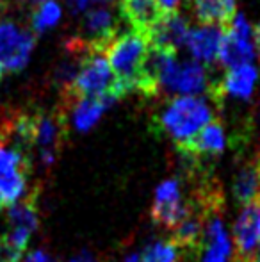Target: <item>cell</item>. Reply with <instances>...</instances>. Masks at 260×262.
Listing matches in <instances>:
<instances>
[{
  "label": "cell",
  "instance_id": "6da1fadb",
  "mask_svg": "<svg viewBox=\"0 0 260 262\" xmlns=\"http://www.w3.org/2000/svg\"><path fill=\"white\" fill-rule=\"evenodd\" d=\"M212 120V109L207 100L198 97H175L155 116L157 132H164L177 145L191 139Z\"/></svg>",
  "mask_w": 260,
  "mask_h": 262
},
{
  "label": "cell",
  "instance_id": "7a4b0ae2",
  "mask_svg": "<svg viewBox=\"0 0 260 262\" xmlns=\"http://www.w3.org/2000/svg\"><path fill=\"white\" fill-rule=\"evenodd\" d=\"M38 194V189H32L7 210V228L0 235V262H20L23 257L32 234L39 227Z\"/></svg>",
  "mask_w": 260,
  "mask_h": 262
},
{
  "label": "cell",
  "instance_id": "3957f363",
  "mask_svg": "<svg viewBox=\"0 0 260 262\" xmlns=\"http://www.w3.org/2000/svg\"><path fill=\"white\" fill-rule=\"evenodd\" d=\"M150 50V39L146 34L137 31H129L120 34L111 43L105 54L112 73L118 80V88L123 97L135 93V84L139 79V72Z\"/></svg>",
  "mask_w": 260,
  "mask_h": 262
},
{
  "label": "cell",
  "instance_id": "277c9868",
  "mask_svg": "<svg viewBox=\"0 0 260 262\" xmlns=\"http://www.w3.org/2000/svg\"><path fill=\"white\" fill-rule=\"evenodd\" d=\"M61 95H63L64 105L73 100H79V98L107 97V95L114 97L116 100L123 98L116 75L112 73L107 59H104L102 54L86 55L73 82L61 91Z\"/></svg>",
  "mask_w": 260,
  "mask_h": 262
},
{
  "label": "cell",
  "instance_id": "5b68a950",
  "mask_svg": "<svg viewBox=\"0 0 260 262\" xmlns=\"http://www.w3.org/2000/svg\"><path fill=\"white\" fill-rule=\"evenodd\" d=\"M120 32V20L107 4L84 11L75 39L91 54H104Z\"/></svg>",
  "mask_w": 260,
  "mask_h": 262
},
{
  "label": "cell",
  "instance_id": "8992f818",
  "mask_svg": "<svg viewBox=\"0 0 260 262\" xmlns=\"http://www.w3.org/2000/svg\"><path fill=\"white\" fill-rule=\"evenodd\" d=\"M36 47V34L13 18H0V64L7 72L27 66Z\"/></svg>",
  "mask_w": 260,
  "mask_h": 262
},
{
  "label": "cell",
  "instance_id": "52a82bcc",
  "mask_svg": "<svg viewBox=\"0 0 260 262\" xmlns=\"http://www.w3.org/2000/svg\"><path fill=\"white\" fill-rule=\"evenodd\" d=\"M255 57L253 29L248 24L244 14H235L232 24L225 27L218 62L226 70L233 66L248 64Z\"/></svg>",
  "mask_w": 260,
  "mask_h": 262
},
{
  "label": "cell",
  "instance_id": "ba28073f",
  "mask_svg": "<svg viewBox=\"0 0 260 262\" xmlns=\"http://www.w3.org/2000/svg\"><path fill=\"white\" fill-rule=\"evenodd\" d=\"M191 210V202L182 198V186L178 179H168L155 189L152 205V220L155 225L173 230Z\"/></svg>",
  "mask_w": 260,
  "mask_h": 262
},
{
  "label": "cell",
  "instance_id": "9c48e42d",
  "mask_svg": "<svg viewBox=\"0 0 260 262\" xmlns=\"http://www.w3.org/2000/svg\"><path fill=\"white\" fill-rule=\"evenodd\" d=\"M258 72L251 62L228 68L221 80H212L207 95L214 104L221 105L225 97H233L239 100H250L253 95Z\"/></svg>",
  "mask_w": 260,
  "mask_h": 262
},
{
  "label": "cell",
  "instance_id": "30bf717a",
  "mask_svg": "<svg viewBox=\"0 0 260 262\" xmlns=\"http://www.w3.org/2000/svg\"><path fill=\"white\" fill-rule=\"evenodd\" d=\"M225 127L219 120H210L191 139L177 145L182 156L193 162H201L205 159H216L225 152Z\"/></svg>",
  "mask_w": 260,
  "mask_h": 262
},
{
  "label": "cell",
  "instance_id": "8fae6325",
  "mask_svg": "<svg viewBox=\"0 0 260 262\" xmlns=\"http://www.w3.org/2000/svg\"><path fill=\"white\" fill-rule=\"evenodd\" d=\"M235 262H246L260 243V202L244 205L233 225Z\"/></svg>",
  "mask_w": 260,
  "mask_h": 262
},
{
  "label": "cell",
  "instance_id": "7c38bea8",
  "mask_svg": "<svg viewBox=\"0 0 260 262\" xmlns=\"http://www.w3.org/2000/svg\"><path fill=\"white\" fill-rule=\"evenodd\" d=\"M189 29H191L189 20L180 11L162 14V18L157 21L155 27L148 34L150 45L177 52L178 49L185 47V38H187Z\"/></svg>",
  "mask_w": 260,
  "mask_h": 262
},
{
  "label": "cell",
  "instance_id": "4fadbf2b",
  "mask_svg": "<svg viewBox=\"0 0 260 262\" xmlns=\"http://www.w3.org/2000/svg\"><path fill=\"white\" fill-rule=\"evenodd\" d=\"M223 34H225V27L221 25H200V27L189 29L185 47L193 54L195 61L210 66L212 62H218Z\"/></svg>",
  "mask_w": 260,
  "mask_h": 262
},
{
  "label": "cell",
  "instance_id": "5bb4252c",
  "mask_svg": "<svg viewBox=\"0 0 260 262\" xmlns=\"http://www.w3.org/2000/svg\"><path fill=\"white\" fill-rule=\"evenodd\" d=\"M233 200L239 205L260 202V150L243 162L232 180Z\"/></svg>",
  "mask_w": 260,
  "mask_h": 262
},
{
  "label": "cell",
  "instance_id": "9a60e30c",
  "mask_svg": "<svg viewBox=\"0 0 260 262\" xmlns=\"http://www.w3.org/2000/svg\"><path fill=\"white\" fill-rule=\"evenodd\" d=\"M230 252H232V246H230V237L225 230V225L216 214H212L205 223L203 241L198 252L200 262H228Z\"/></svg>",
  "mask_w": 260,
  "mask_h": 262
},
{
  "label": "cell",
  "instance_id": "2e32d148",
  "mask_svg": "<svg viewBox=\"0 0 260 262\" xmlns=\"http://www.w3.org/2000/svg\"><path fill=\"white\" fill-rule=\"evenodd\" d=\"M118 11L120 16L130 24L132 31L143 32L146 36L164 14L157 0H120Z\"/></svg>",
  "mask_w": 260,
  "mask_h": 262
},
{
  "label": "cell",
  "instance_id": "e0dca14e",
  "mask_svg": "<svg viewBox=\"0 0 260 262\" xmlns=\"http://www.w3.org/2000/svg\"><path fill=\"white\" fill-rule=\"evenodd\" d=\"M193 16L201 25L228 27L237 14V0H187Z\"/></svg>",
  "mask_w": 260,
  "mask_h": 262
},
{
  "label": "cell",
  "instance_id": "ac0fdd59",
  "mask_svg": "<svg viewBox=\"0 0 260 262\" xmlns=\"http://www.w3.org/2000/svg\"><path fill=\"white\" fill-rule=\"evenodd\" d=\"M114 102V97H93V98H79L66 105H72V121L77 130L86 132L98 123L102 114L109 109Z\"/></svg>",
  "mask_w": 260,
  "mask_h": 262
},
{
  "label": "cell",
  "instance_id": "d6986e66",
  "mask_svg": "<svg viewBox=\"0 0 260 262\" xmlns=\"http://www.w3.org/2000/svg\"><path fill=\"white\" fill-rule=\"evenodd\" d=\"M29 169H14V171L0 175V210L14 205L27 189Z\"/></svg>",
  "mask_w": 260,
  "mask_h": 262
},
{
  "label": "cell",
  "instance_id": "ffe728a7",
  "mask_svg": "<svg viewBox=\"0 0 260 262\" xmlns=\"http://www.w3.org/2000/svg\"><path fill=\"white\" fill-rule=\"evenodd\" d=\"M31 13V29L36 36L43 34L50 27L57 25L61 18V6L56 0H43L32 7Z\"/></svg>",
  "mask_w": 260,
  "mask_h": 262
},
{
  "label": "cell",
  "instance_id": "44dd1931",
  "mask_svg": "<svg viewBox=\"0 0 260 262\" xmlns=\"http://www.w3.org/2000/svg\"><path fill=\"white\" fill-rule=\"evenodd\" d=\"M139 262H178V248L173 241H155L143 250Z\"/></svg>",
  "mask_w": 260,
  "mask_h": 262
},
{
  "label": "cell",
  "instance_id": "7402d4cb",
  "mask_svg": "<svg viewBox=\"0 0 260 262\" xmlns=\"http://www.w3.org/2000/svg\"><path fill=\"white\" fill-rule=\"evenodd\" d=\"M14 169H31V161L27 152L21 148H9L0 143V175L14 171Z\"/></svg>",
  "mask_w": 260,
  "mask_h": 262
},
{
  "label": "cell",
  "instance_id": "603a6c76",
  "mask_svg": "<svg viewBox=\"0 0 260 262\" xmlns=\"http://www.w3.org/2000/svg\"><path fill=\"white\" fill-rule=\"evenodd\" d=\"M23 262H57V260L54 257H50L46 252H43V250H34V252H31L25 257Z\"/></svg>",
  "mask_w": 260,
  "mask_h": 262
},
{
  "label": "cell",
  "instance_id": "cb8c5ba5",
  "mask_svg": "<svg viewBox=\"0 0 260 262\" xmlns=\"http://www.w3.org/2000/svg\"><path fill=\"white\" fill-rule=\"evenodd\" d=\"M157 4H159L160 11H162L164 14H168V13H175V11H178L182 0H157Z\"/></svg>",
  "mask_w": 260,
  "mask_h": 262
},
{
  "label": "cell",
  "instance_id": "d4e9b609",
  "mask_svg": "<svg viewBox=\"0 0 260 262\" xmlns=\"http://www.w3.org/2000/svg\"><path fill=\"white\" fill-rule=\"evenodd\" d=\"M253 123H255V128L260 132V97L255 104V109H253Z\"/></svg>",
  "mask_w": 260,
  "mask_h": 262
},
{
  "label": "cell",
  "instance_id": "484cf974",
  "mask_svg": "<svg viewBox=\"0 0 260 262\" xmlns=\"http://www.w3.org/2000/svg\"><path fill=\"white\" fill-rule=\"evenodd\" d=\"M69 262H97L93 259V257L89 255V253H80V255H77V257H73Z\"/></svg>",
  "mask_w": 260,
  "mask_h": 262
},
{
  "label": "cell",
  "instance_id": "4316f807",
  "mask_svg": "<svg viewBox=\"0 0 260 262\" xmlns=\"http://www.w3.org/2000/svg\"><path fill=\"white\" fill-rule=\"evenodd\" d=\"M253 41H255V47L258 49V57H260V21L253 29Z\"/></svg>",
  "mask_w": 260,
  "mask_h": 262
},
{
  "label": "cell",
  "instance_id": "83f0119b",
  "mask_svg": "<svg viewBox=\"0 0 260 262\" xmlns=\"http://www.w3.org/2000/svg\"><path fill=\"white\" fill-rule=\"evenodd\" d=\"M246 262H260V243L257 245V248L251 252V255H250V259H248Z\"/></svg>",
  "mask_w": 260,
  "mask_h": 262
},
{
  "label": "cell",
  "instance_id": "f1b7e54d",
  "mask_svg": "<svg viewBox=\"0 0 260 262\" xmlns=\"http://www.w3.org/2000/svg\"><path fill=\"white\" fill-rule=\"evenodd\" d=\"M139 259H141V255H139L137 252H132L125 257V259H123V262H139Z\"/></svg>",
  "mask_w": 260,
  "mask_h": 262
},
{
  "label": "cell",
  "instance_id": "f546056e",
  "mask_svg": "<svg viewBox=\"0 0 260 262\" xmlns=\"http://www.w3.org/2000/svg\"><path fill=\"white\" fill-rule=\"evenodd\" d=\"M20 2H21V4H25V6H29V7L32 9V7L38 6V4H39V2H43V0H20Z\"/></svg>",
  "mask_w": 260,
  "mask_h": 262
},
{
  "label": "cell",
  "instance_id": "4dcf8cb0",
  "mask_svg": "<svg viewBox=\"0 0 260 262\" xmlns=\"http://www.w3.org/2000/svg\"><path fill=\"white\" fill-rule=\"evenodd\" d=\"M93 2H100V4H111V2H114V0H93Z\"/></svg>",
  "mask_w": 260,
  "mask_h": 262
},
{
  "label": "cell",
  "instance_id": "1f68e13d",
  "mask_svg": "<svg viewBox=\"0 0 260 262\" xmlns=\"http://www.w3.org/2000/svg\"><path fill=\"white\" fill-rule=\"evenodd\" d=\"M2 75H4V66L0 64V79H2Z\"/></svg>",
  "mask_w": 260,
  "mask_h": 262
}]
</instances>
